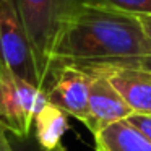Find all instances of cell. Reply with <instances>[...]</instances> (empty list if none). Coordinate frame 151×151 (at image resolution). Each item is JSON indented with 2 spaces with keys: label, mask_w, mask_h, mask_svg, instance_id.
I'll list each match as a JSON object with an SVG mask.
<instances>
[{
  "label": "cell",
  "mask_w": 151,
  "mask_h": 151,
  "mask_svg": "<svg viewBox=\"0 0 151 151\" xmlns=\"http://www.w3.org/2000/svg\"><path fill=\"white\" fill-rule=\"evenodd\" d=\"M148 55H151V39L138 17L86 4L63 29L54 52L50 75L62 65L85 72L140 67Z\"/></svg>",
  "instance_id": "obj_1"
},
{
  "label": "cell",
  "mask_w": 151,
  "mask_h": 151,
  "mask_svg": "<svg viewBox=\"0 0 151 151\" xmlns=\"http://www.w3.org/2000/svg\"><path fill=\"white\" fill-rule=\"evenodd\" d=\"M21 21L33 46L42 89L50 81V68L57 42L67 24L86 5V0H15Z\"/></svg>",
  "instance_id": "obj_2"
},
{
  "label": "cell",
  "mask_w": 151,
  "mask_h": 151,
  "mask_svg": "<svg viewBox=\"0 0 151 151\" xmlns=\"http://www.w3.org/2000/svg\"><path fill=\"white\" fill-rule=\"evenodd\" d=\"M44 89L5 68L0 73V125L20 138L29 137L37 112L47 104Z\"/></svg>",
  "instance_id": "obj_3"
},
{
  "label": "cell",
  "mask_w": 151,
  "mask_h": 151,
  "mask_svg": "<svg viewBox=\"0 0 151 151\" xmlns=\"http://www.w3.org/2000/svg\"><path fill=\"white\" fill-rule=\"evenodd\" d=\"M0 57L8 70L42 89L37 60L15 0H0Z\"/></svg>",
  "instance_id": "obj_4"
},
{
  "label": "cell",
  "mask_w": 151,
  "mask_h": 151,
  "mask_svg": "<svg viewBox=\"0 0 151 151\" xmlns=\"http://www.w3.org/2000/svg\"><path fill=\"white\" fill-rule=\"evenodd\" d=\"M89 85L91 75L78 67L62 65L52 70L46 89L47 101L81 124L89 122Z\"/></svg>",
  "instance_id": "obj_5"
},
{
  "label": "cell",
  "mask_w": 151,
  "mask_h": 151,
  "mask_svg": "<svg viewBox=\"0 0 151 151\" xmlns=\"http://www.w3.org/2000/svg\"><path fill=\"white\" fill-rule=\"evenodd\" d=\"M89 75V122L86 127L94 135L107 125L127 119L133 112L104 73L94 72Z\"/></svg>",
  "instance_id": "obj_6"
},
{
  "label": "cell",
  "mask_w": 151,
  "mask_h": 151,
  "mask_svg": "<svg viewBox=\"0 0 151 151\" xmlns=\"http://www.w3.org/2000/svg\"><path fill=\"white\" fill-rule=\"evenodd\" d=\"M98 72L107 76L133 114H151L150 70L141 67H112V68H104Z\"/></svg>",
  "instance_id": "obj_7"
},
{
  "label": "cell",
  "mask_w": 151,
  "mask_h": 151,
  "mask_svg": "<svg viewBox=\"0 0 151 151\" xmlns=\"http://www.w3.org/2000/svg\"><path fill=\"white\" fill-rule=\"evenodd\" d=\"M96 151H151V141L127 119L94 133Z\"/></svg>",
  "instance_id": "obj_8"
},
{
  "label": "cell",
  "mask_w": 151,
  "mask_h": 151,
  "mask_svg": "<svg viewBox=\"0 0 151 151\" xmlns=\"http://www.w3.org/2000/svg\"><path fill=\"white\" fill-rule=\"evenodd\" d=\"M33 128L41 151H54L62 145V138L68 130V115L57 106L47 102L37 112Z\"/></svg>",
  "instance_id": "obj_9"
},
{
  "label": "cell",
  "mask_w": 151,
  "mask_h": 151,
  "mask_svg": "<svg viewBox=\"0 0 151 151\" xmlns=\"http://www.w3.org/2000/svg\"><path fill=\"white\" fill-rule=\"evenodd\" d=\"M86 4L112 8L135 17L151 15V0H86Z\"/></svg>",
  "instance_id": "obj_10"
},
{
  "label": "cell",
  "mask_w": 151,
  "mask_h": 151,
  "mask_svg": "<svg viewBox=\"0 0 151 151\" xmlns=\"http://www.w3.org/2000/svg\"><path fill=\"white\" fill-rule=\"evenodd\" d=\"M127 120L151 141V114H132L127 117Z\"/></svg>",
  "instance_id": "obj_11"
},
{
  "label": "cell",
  "mask_w": 151,
  "mask_h": 151,
  "mask_svg": "<svg viewBox=\"0 0 151 151\" xmlns=\"http://www.w3.org/2000/svg\"><path fill=\"white\" fill-rule=\"evenodd\" d=\"M7 128L4 125H0V151H13V146L12 143L8 141V137H7Z\"/></svg>",
  "instance_id": "obj_12"
},
{
  "label": "cell",
  "mask_w": 151,
  "mask_h": 151,
  "mask_svg": "<svg viewBox=\"0 0 151 151\" xmlns=\"http://www.w3.org/2000/svg\"><path fill=\"white\" fill-rule=\"evenodd\" d=\"M141 26H143V31L146 33V36L151 39V15H143V17H138Z\"/></svg>",
  "instance_id": "obj_13"
},
{
  "label": "cell",
  "mask_w": 151,
  "mask_h": 151,
  "mask_svg": "<svg viewBox=\"0 0 151 151\" xmlns=\"http://www.w3.org/2000/svg\"><path fill=\"white\" fill-rule=\"evenodd\" d=\"M141 68H146V70H150L151 72V55H148V57H145L143 60H141Z\"/></svg>",
  "instance_id": "obj_14"
},
{
  "label": "cell",
  "mask_w": 151,
  "mask_h": 151,
  "mask_svg": "<svg viewBox=\"0 0 151 151\" xmlns=\"http://www.w3.org/2000/svg\"><path fill=\"white\" fill-rule=\"evenodd\" d=\"M7 68V67H5V63H4V60H2V57H0V73L4 72V70Z\"/></svg>",
  "instance_id": "obj_15"
},
{
  "label": "cell",
  "mask_w": 151,
  "mask_h": 151,
  "mask_svg": "<svg viewBox=\"0 0 151 151\" xmlns=\"http://www.w3.org/2000/svg\"><path fill=\"white\" fill-rule=\"evenodd\" d=\"M54 151H67V148L63 146V145H60V146L57 148V150H54Z\"/></svg>",
  "instance_id": "obj_16"
}]
</instances>
